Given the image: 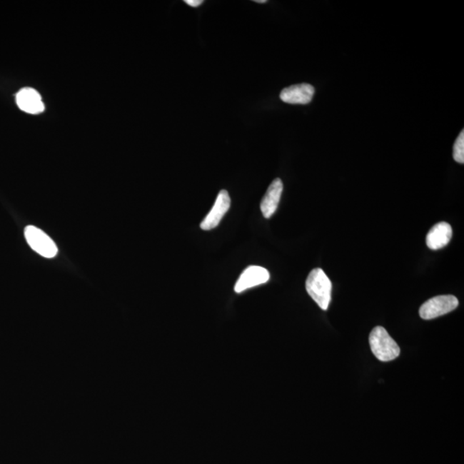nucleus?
<instances>
[{"mask_svg": "<svg viewBox=\"0 0 464 464\" xmlns=\"http://www.w3.org/2000/svg\"><path fill=\"white\" fill-rule=\"evenodd\" d=\"M306 288L321 309L327 311L331 301L332 283L323 269L312 270L307 277Z\"/></svg>", "mask_w": 464, "mask_h": 464, "instance_id": "nucleus-1", "label": "nucleus"}, {"mask_svg": "<svg viewBox=\"0 0 464 464\" xmlns=\"http://www.w3.org/2000/svg\"><path fill=\"white\" fill-rule=\"evenodd\" d=\"M369 343L371 352L378 360L389 362L400 355L399 346L392 339L385 328H374L370 332Z\"/></svg>", "mask_w": 464, "mask_h": 464, "instance_id": "nucleus-2", "label": "nucleus"}, {"mask_svg": "<svg viewBox=\"0 0 464 464\" xmlns=\"http://www.w3.org/2000/svg\"><path fill=\"white\" fill-rule=\"evenodd\" d=\"M458 303V299L453 295H440L425 302L420 306L419 313L425 320L437 318L457 309Z\"/></svg>", "mask_w": 464, "mask_h": 464, "instance_id": "nucleus-3", "label": "nucleus"}, {"mask_svg": "<svg viewBox=\"0 0 464 464\" xmlns=\"http://www.w3.org/2000/svg\"><path fill=\"white\" fill-rule=\"evenodd\" d=\"M29 246L34 251L46 258H54L58 254L56 244L45 232L32 226L26 227L24 231Z\"/></svg>", "mask_w": 464, "mask_h": 464, "instance_id": "nucleus-4", "label": "nucleus"}, {"mask_svg": "<svg viewBox=\"0 0 464 464\" xmlns=\"http://www.w3.org/2000/svg\"><path fill=\"white\" fill-rule=\"evenodd\" d=\"M270 274L267 269L259 266H251L247 268L235 285V292L241 293L243 291L255 288L256 286L267 283Z\"/></svg>", "mask_w": 464, "mask_h": 464, "instance_id": "nucleus-5", "label": "nucleus"}, {"mask_svg": "<svg viewBox=\"0 0 464 464\" xmlns=\"http://www.w3.org/2000/svg\"><path fill=\"white\" fill-rule=\"evenodd\" d=\"M231 206V198L226 191L219 192L213 208L206 215L204 221L201 223V228L204 231L214 229L221 223V219L225 216Z\"/></svg>", "mask_w": 464, "mask_h": 464, "instance_id": "nucleus-6", "label": "nucleus"}, {"mask_svg": "<svg viewBox=\"0 0 464 464\" xmlns=\"http://www.w3.org/2000/svg\"><path fill=\"white\" fill-rule=\"evenodd\" d=\"M315 89L311 84H301L284 89L280 98L284 103L290 104H308L311 102Z\"/></svg>", "mask_w": 464, "mask_h": 464, "instance_id": "nucleus-7", "label": "nucleus"}, {"mask_svg": "<svg viewBox=\"0 0 464 464\" xmlns=\"http://www.w3.org/2000/svg\"><path fill=\"white\" fill-rule=\"evenodd\" d=\"M16 104L23 111L39 114L44 111L45 106L39 93L32 88H24L16 94Z\"/></svg>", "mask_w": 464, "mask_h": 464, "instance_id": "nucleus-8", "label": "nucleus"}, {"mask_svg": "<svg viewBox=\"0 0 464 464\" xmlns=\"http://www.w3.org/2000/svg\"><path fill=\"white\" fill-rule=\"evenodd\" d=\"M453 238V228L446 222L436 223L429 231L425 238V243L429 248L433 251L440 250L450 241Z\"/></svg>", "mask_w": 464, "mask_h": 464, "instance_id": "nucleus-9", "label": "nucleus"}, {"mask_svg": "<svg viewBox=\"0 0 464 464\" xmlns=\"http://www.w3.org/2000/svg\"><path fill=\"white\" fill-rule=\"evenodd\" d=\"M282 192H283L282 181L280 178L273 181L261 202V210L266 218H269L276 212Z\"/></svg>", "mask_w": 464, "mask_h": 464, "instance_id": "nucleus-10", "label": "nucleus"}, {"mask_svg": "<svg viewBox=\"0 0 464 464\" xmlns=\"http://www.w3.org/2000/svg\"><path fill=\"white\" fill-rule=\"evenodd\" d=\"M453 158L459 163H464V131L458 135L453 146Z\"/></svg>", "mask_w": 464, "mask_h": 464, "instance_id": "nucleus-11", "label": "nucleus"}, {"mask_svg": "<svg viewBox=\"0 0 464 464\" xmlns=\"http://www.w3.org/2000/svg\"><path fill=\"white\" fill-rule=\"evenodd\" d=\"M185 3L192 7H198L200 6L203 1H202V0H185Z\"/></svg>", "mask_w": 464, "mask_h": 464, "instance_id": "nucleus-12", "label": "nucleus"}, {"mask_svg": "<svg viewBox=\"0 0 464 464\" xmlns=\"http://www.w3.org/2000/svg\"><path fill=\"white\" fill-rule=\"evenodd\" d=\"M255 2L261 4V3H266L267 1H266V0H256Z\"/></svg>", "mask_w": 464, "mask_h": 464, "instance_id": "nucleus-13", "label": "nucleus"}]
</instances>
